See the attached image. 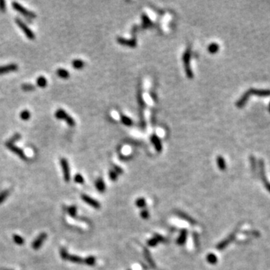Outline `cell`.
Returning <instances> with one entry per match:
<instances>
[{"mask_svg": "<svg viewBox=\"0 0 270 270\" xmlns=\"http://www.w3.org/2000/svg\"><path fill=\"white\" fill-rule=\"evenodd\" d=\"M252 95L257 96L258 97H269L270 96V89H250L242 95V97L237 101V106L239 108H242V107L247 103L249 97Z\"/></svg>", "mask_w": 270, "mask_h": 270, "instance_id": "1", "label": "cell"}, {"mask_svg": "<svg viewBox=\"0 0 270 270\" xmlns=\"http://www.w3.org/2000/svg\"><path fill=\"white\" fill-rule=\"evenodd\" d=\"M55 117L58 119L64 120L71 127H74L76 124L74 118L71 117L67 112L65 111L63 109H61V108H59L56 111Z\"/></svg>", "mask_w": 270, "mask_h": 270, "instance_id": "2", "label": "cell"}, {"mask_svg": "<svg viewBox=\"0 0 270 270\" xmlns=\"http://www.w3.org/2000/svg\"><path fill=\"white\" fill-rule=\"evenodd\" d=\"M11 5H12L14 9L16 10L17 11H18V12L21 14L22 15L26 17V18H30V19H35V18L37 17V15L35 14L33 11H29V10L27 9L26 8H25L24 6L20 5V3L17 2H13Z\"/></svg>", "mask_w": 270, "mask_h": 270, "instance_id": "3", "label": "cell"}, {"mask_svg": "<svg viewBox=\"0 0 270 270\" xmlns=\"http://www.w3.org/2000/svg\"><path fill=\"white\" fill-rule=\"evenodd\" d=\"M15 23H16V24L21 29L22 31H23V33L26 35V36L29 39H30V40H34V39L35 38V33L32 31L31 29L27 26L26 23H25L21 19H20V18H15Z\"/></svg>", "mask_w": 270, "mask_h": 270, "instance_id": "4", "label": "cell"}, {"mask_svg": "<svg viewBox=\"0 0 270 270\" xmlns=\"http://www.w3.org/2000/svg\"><path fill=\"white\" fill-rule=\"evenodd\" d=\"M258 167H259V172H260V176L261 180H262L263 183H264L265 188L267 189V191L270 193V182L268 181L267 178H266V173H265V164L264 161L262 159H260L258 161Z\"/></svg>", "mask_w": 270, "mask_h": 270, "instance_id": "5", "label": "cell"}, {"mask_svg": "<svg viewBox=\"0 0 270 270\" xmlns=\"http://www.w3.org/2000/svg\"><path fill=\"white\" fill-rule=\"evenodd\" d=\"M190 59H191V50L190 49H187L183 55V62H184L185 69H186V74L189 79H192L194 74L191 68H190Z\"/></svg>", "mask_w": 270, "mask_h": 270, "instance_id": "6", "label": "cell"}, {"mask_svg": "<svg viewBox=\"0 0 270 270\" xmlns=\"http://www.w3.org/2000/svg\"><path fill=\"white\" fill-rule=\"evenodd\" d=\"M60 164L62 169V173H63L65 181L66 182H68L71 179L70 168H69L68 161V160L66 158H62L60 159Z\"/></svg>", "mask_w": 270, "mask_h": 270, "instance_id": "7", "label": "cell"}, {"mask_svg": "<svg viewBox=\"0 0 270 270\" xmlns=\"http://www.w3.org/2000/svg\"><path fill=\"white\" fill-rule=\"evenodd\" d=\"M46 239H47V234L45 233H41L39 234L38 237L32 242V248L34 250H38L41 247L44 242H45Z\"/></svg>", "mask_w": 270, "mask_h": 270, "instance_id": "8", "label": "cell"}, {"mask_svg": "<svg viewBox=\"0 0 270 270\" xmlns=\"http://www.w3.org/2000/svg\"><path fill=\"white\" fill-rule=\"evenodd\" d=\"M6 147H8V148L10 149V151H11V152H14L15 155H17L20 159L24 161L27 160L26 155L25 154L24 152H23V149H20V147H17V146L15 145H7Z\"/></svg>", "mask_w": 270, "mask_h": 270, "instance_id": "9", "label": "cell"}, {"mask_svg": "<svg viewBox=\"0 0 270 270\" xmlns=\"http://www.w3.org/2000/svg\"><path fill=\"white\" fill-rule=\"evenodd\" d=\"M18 68H19V67H18V65L15 63H11L6 65L0 66V75L13 72V71H16L18 70Z\"/></svg>", "mask_w": 270, "mask_h": 270, "instance_id": "10", "label": "cell"}, {"mask_svg": "<svg viewBox=\"0 0 270 270\" xmlns=\"http://www.w3.org/2000/svg\"><path fill=\"white\" fill-rule=\"evenodd\" d=\"M81 198H82V200H84V202H86V203H87V204H89V206L94 207V208L99 209L100 206H101L100 203H98V202L97 201V200H94V199H93V198H90V197L88 196V195L82 194V195H81Z\"/></svg>", "mask_w": 270, "mask_h": 270, "instance_id": "11", "label": "cell"}, {"mask_svg": "<svg viewBox=\"0 0 270 270\" xmlns=\"http://www.w3.org/2000/svg\"><path fill=\"white\" fill-rule=\"evenodd\" d=\"M237 230H238V229H237V230H236L235 232L233 233L230 236V237H228V238H227L226 239H225V240H224V241L221 242L218 245V246H217V248L219 249V250H221V249H224L225 247H227V245L230 244V242H232L233 239L235 238L236 233H237Z\"/></svg>", "mask_w": 270, "mask_h": 270, "instance_id": "12", "label": "cell"}, {"mask_svg": "<svg viewBox=\"0 0 270 270\" xmlns=\"http://www.w3.org/2000/svg\"><path fill=\"white\" fill-rule=\"evenodd\" d=\"M151 140H152L156 151L158 152H161V150H162V145H161V143L159 137L157 135H152V137H151Z\"/></svg>", "mask_w": 270, "mask_h": 270, "instance_id": "13", "label": "cell"}, {"mask_svg": "<svg viewBox=\"0 0 270 270\" xmlns=\"http://www.w3.org/2000/svg\"><path fill=\"white\" fill-rule=\"evenodd\" d=\"M117 41L119 44H121L122 45H127L129 46V47H135L136 45H137V42H136L135 39H133V40H128V39H125L123 38H117Z\"/></svg>", "mask_w": 270, "mask_h": 270, "instance_id": "14", "label": "cell"}, {"mask_svg": "<svg viewBox=\"0 0 270 270\" xmlns=\"http://www.w3.org/2000/svg\"><path fill=\"white\" fill-rule=\"evenodd\" d=\"M57 74L58 77L62 78V79H68V78L70 77V74H69L68 71L65 68L57 69Z\"/></svg>", "mask_w": 270, "mask_h": 270, "instance_id": "15", "label": "cell"}, {"mask_svg": "<svg viewBox=\"0 0 270 270\" xmlns=\"http://www.w3.org/2000/svg\"><path fill=\"white\" fill-rule=\"evenodd\" d=\"M71 65H72L74 68L77 69V70H80V69H82L84 67L85 63L84 61L81 60V59H74L71 62Z\"/></svg>", "mask_w": 270, "mask_h": 270, "instance_id": "16", "label": "cell"}, {"mask_svg": "<svg viewBox=\"0 0 270 270\" xmlns=\"http://www.w3.org/2000/svg\"><path fill=\"white\" fill-rule=\"evenodd\" d=\"M20 138H21V135H20V134L16 133L15 135H14L12 137H11V138H10L9 140H8V141L6 143V146H7V145H14L15 143L18 142V140H20Z\"/></svg>", "mask_w": 270, "mask_h": 270, "instance_id": "17", "label": "cell"}, {"mask_svg": "<svg viewBox=\"0 0 270 270\" xmlns=\"http://www.w3.org/2000/svg\"><path fill=\"white\" fill-rule=\"evenodd\" d=\"M96 188L98 189V191H99V192L103 193L104 191H105V184H104V182L103 179H101V178H99V179H98L96 180Z\"/></svg>", "mask_w": 270, "mask_h": 270, "instance_id": "18", "label": "cell"}, {"mask_svg": "<svg viewBox=\"0 0 270 270\" xmlns=\"http://www.w3.org/2000/svg\"><path fill=\"white\" fill-rule=\"evenodd\" d=\"M36 84L38 87L45 88L47 85V80L45 78V77H44V76H40V77L37 78Z\"/></svg>", "mask_w": 270, "mask_h": 270, "instance_id": "19", "label": "cell"}, {"mask_svg": "<svg viewBox=\"0 0 270 270\" xmlns=\"http://www.w3.org/2000/svg\"><path fill=\"white\" fill-rule=\"evenodd\" d=\"M186 238H187V230H182L181 233H180V236L178 238L177 242L179 245H183L185 242H186Z\"/></svg>", "mask_w": 270, "mask_h": 270, "instance_id": "20", "label": "cell"}, {"mask_svg": "<svg viewBox=\"0 0 270 270\" xmlns=\"http://www.w3.org/2000/svg\"><path fill=\"white\" fill-rule=\"evenodd\" d=\"M217 163H218V166L219 167V169L221 170H225L226 169V163H225V160L222 156H218L217 158Z\"/></svg>", "mask_w": 270, "mask_h": 270, "instance_id": "21", "label": "cell"}, {"mask_svg": "<svg viewBox=\"0 0 270 270\" xmlns=\"http://www.w3.org/2000/svg\"><path fill=\"white\" fill-rule=\"evenodd\" d=\"M20 117L21 119L24 120V121H27V120L29 119L30 117H31V113H30L28 110H23L20 112Z\"/></svg>", "mask_w": 270, "mask_h": 270, "instance_id": "22", "label": "cell"}, {"mask_svg": "<svg viewBox=\"0 0 270 270\" xmlns=\"http://www.w3.org/2000/svg\"><path fill=\"white\" fill-rule=\"evenodd\" d=\"M68 260H70L71 262L74 263V264H83L84 263V259L81 258L80 257H78L77 255H70L69 256Z\"/></svg>", "mask_w": 270, "mask_h": 270, "instance_id": "23", "label": "cell"}, {"mask_svg": "<svg viewBox=\"0 0 270 270\" xmlns=\"http://www.w3.org/2000/svg\"><path fill=\"white\" fill-rule=\"evenodd\" d=\"M13 240L14 242L17 245H22L24 244L25 242L24 239H23L22 237H20V236L18 235V234H14V235L13 236Z\"/></svg>", "mask_w": 270, "mask_h": 270, "instance_id": "24", "label": "cell"}, {"mask_svg": "<svg viewBox=\"0 0 270 270\" xmlns=\"http://www.w3.org/2000/svg\"><path fill=\"white\" fill-rule=\"evenodd\" d=\"M142 20H143V26L144 28H147V27L150 26L152 24V21L149 18V17L147 14H143L142 16Z\"/></svg>", "mask_w": 270, "mask_h": 270, "instance_id": "25", "label": "cell"}, {"mask_svg": "<svg viewBox=\"0 0 270 270\" xmlns=\"http://www.w3.org/2000/svg\"><path fill=\"white\" fill-rule=\"evenodd\" d=\"M21 89L24 92H32L35 89V86L31 84H22Z\"/></svg>", "mask_w": 270, "mask_h": 270, "instance_id": "26", "label": "cell"}, {"mask_svg": "<svg viewBox=\"0 0 270 270\" xmlns=\"http://www.w3.org/2000/svg\"><path fill=\"white\" fill-rule=\"evenodd\" d=\"M96 259L93 256H89V257H87L86 259L84 260V263L88 265V266H94L96 264Z\"/></svg>", "mask_w": 270, "mask_h": 270, "instance_id": "27", "label": "cell"}, {"mask_svg": "<svg viewBox=\"0 0 270 270\" xmlns=\"http://www.w3.org/2000/svg\"><path fill=\"white\" fill-rule=\"evenodd\" d=\"M219 50V45L216 43H212L209 45L208 51L211 53H215Z\"/></svg>", "mask_w": 270, "mask_h": 270, "instance_id": "28", "label": "cell"}, {"mask_svg": "<svg viewBox=\"0 0 270 270\" xmlns=\"http://www.w3.org/2000/svg\"><path fill=\"white\" fill-rule=\"evenodd\" d=\"M60 256L61 257H62V259L64 260H68V258L70 254H68V251L66 250V248H62L60 249Z\"/></svg>", "mask_w": 270, "mask_h": 270, "instance_id": "29", "label": "cell"}, {"mask_svg": "<svg viewBox=\"0 0 270 270\" xmlns=\"http://www.w3.org/2000/svg\"><path fill=\"white\" fill-rule=\"evenodd\" d=\"M8 195H9V191L8 190H5V191H2L0 193V204H2L8 198Z\"/></svg>", "mask_w": 270, "mask_h": 270, "instance_id": "30", "label": "cell"}, {"mask_svg": "<svg viewBox=\"0 0 270 270\" xmlns=\"http://www.w3.org/2000/svg\"><path fill=\"white\" fill-rule=\"evenodd\" d=\"M207 261H208L209 264H216L217 261H218V258L214 254H209L207 256Z\"/></svg>", "mask_w": 270, "mask_h": 270, "instance_id": "31", "label": "cell"}, {"mask_svg": "<svg viewBox=\"0 0 270 270\" xmlns=\"http://www.w3.org/2000/svg\"><path fill=\"white\" fill-rule=\"evenodd\" d=\"M121 120H122V123H123L124 125H128V126H130V125H131L132 124H133V122H132V120L130 118H128V117H127V116H121Z\"/></svg>", "mask_w": 270, "mask_h": 270, "instance_id": "32", "label": "cell"}, {"mask_svg": "<svg viewBox=\"0 0 270 270\" xmlns=\"http://www.w3.org/2000/svg\"><path fill=\"white\" fill-rule=\"evenodd\" d=\"M68 212L71 217H75L77 215V207L75 206H71L68 209Z\"/></svg>", "mask_w": 270, "mask_h": 270, "instance_id": "33", "label": "cell"}, {"mask_svg": "<svg viewBox=\"0 0 270 270\" xmlns=\"http://www.w3.org/2000/svg\"><path fill=\"white\" fill-rule=\"evenodd\" d=\"M178 215H179V217H181V218L186 219V220L188 221H189L191 224H193V225H194V224H195V221L193 220L192 218H190V217H188V215H186V214L183 213V212H179V213H178Z\"/></svg>", "mask_w": 270, "mask_h": 270, "instance_id": "34", "label": "cell"}, {"mask_svg": "<svg viewBox=\"0 0 270 270\" xmlns=\"http://www.w3.org/2000/svg\"><path fill=\"white\" fill-rule=\"evenodd\" d=\"M74 181H75V182L78 183V184H83V183H84V177H83L82 175H80V174L75 175V176H74Z\"/></svg>", "mask_w": 270, "mask_h": 270, "instance_id": "35", "label": "cell"}, {"mask_svg": "<svg viewBox=\"0 0 270 270\" xmlns=\"http://www.w3.org/2000/svg\"><path fill=\"white\" fill-rule=\"evenodd\" d=\"M136 205H137V206L140 207V208H143V207L146 206V200L143 198L137 199L136 200Z\"/></svg>", "mask_w": 270, "mask_h": 270, "instance_id": "36", "label": "cell"}, {"mask_svg": "<svg viewBox=\"0 0 270 270\" xmlns=\"http://www.w3.org/2000/svg\"><path fill=\"white\" fill-rule=\"evenodd\" d=\"M250 161H251V168L253 169V170H255L256 167H257V162H256L255 158H254L253 155H251L250 157Z\"/></svg>", "mask_w": 270, "mask_h": 270, "instance_id": "37", "label": "cell"}, {"mask_svg": "<svg viewBox=\"0 0 270 270\" xmlns=\"http://www.w3.org/2000/svg\"><path fill=\"white\" fill-rule=\"evenodd\" d=\"M6 10V2L4 0H0V11L5 12Z\"/></svg>", "mask_w": 270, "mask_h": 270, "instance_id": "38", "label": "cell"}, {"mask_svg": "<svg viewBox=\"0 0 270 270\" xmlns=\"http://www.w3.org/2000/svg\"><path fill=\"white\" fill-rule=\"evenodd\" d=\"M110 178L113 181H116L117 179V174L115 172L114 170H110Z\"/></svg>", "mask_w": 270, "mask_h": 270, "instance_id": "39", "label": "cell"}, {"mask_svg": "<svg viewBox=\"0 0 270 270\" xmlns=\"http://www.w3.org/2000/svg\"><path fill=\"white\" fill-rule=\"evenodd\" d=\"M158 240L157 239H156L155 238H154V239H150V240H149L148 241V245L149 246H152V247H154V246H155L156 245L158 244Z\"/></svg>", "mask_w": 270, "mask_h": 270, "instance_id": "40", "label": "cell"}, {"mask_svg": "<svg viewBox=\"0 0 270 270\" xmlns=\"http://www.w3.org/2000/svg\"><path fill=\"white\" fill-rule=\"evenodd\" d=\"M140 215H141V217L143 219H147V218H149V212L147 211V210H146V209L143 210V211L141 212V214H140Z\"/></svg>", "mask_w": 270, "mask_h": 270, "instance_id": "41", "label": "cell"}, {"mask_svg": "<svg viewBox=\"0 0 270 270\" xmlns=\"http://www.w3.org/2000/svg\"><path fill=\"white\" fill-rule=\"evenodd\" d=\"M146 257H147V260L149 261V264H150L151 265H152V266H153V267H155V265H154V263L152 262V259H151V257H150V255H149V254L148 253V251H146Z\"/></svg>", "mask_w": 270, "mask_h": 270, "instance_id": "42", "label": "cell"}, {"mask_svg": "<svg viewBox=\"0 0 270 270\" xmlns=\"http://www.w3.org/2000/svg\"><path fill=\"white\" fill-rule=\"evenodd\" d=\"M155 238L157 239L158 242H164V239L162 237H161L160 235H158V234L155 235Z\"/></svg>", "mask_w": 270, "mask_h": 270, "instance_id": "43", "label": "cell"}, {"mask_svg": "<svg viewBox=\"0 0 270 270\" xmlns=\"http://www.w3.org/2000/svg\"><path fill=\"white\" fill-rule=\"evenodd\" d=\"M115 172L116 173V174H122V170L121 169V168H119V167H116V166H115Z\"/></svg>", "mask_w": 270, "mask_h": 270, "instance_id": "44", "label": "cell"}, {"mask_svg": "<svg viewBox=\"0 0 270 270\" xmlns=\"http://www.w3.org/2000/svg\"><path fill=\"white\" fill-rule=\"evenodd\" d=\"M269 111L270 112V103H269Z\"/></svg>", "mask_w": 270, "mask_h": 270, "instance_id": "45", "label": "cell"}]
</instances>
